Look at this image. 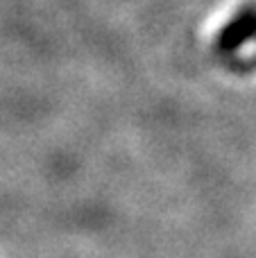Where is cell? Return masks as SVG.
Listing matches in <instances>:
<instances>
[{
	"instance_id": "1",
	"label": "cell",
	"mask_w": 256,
	"mask_h": 258,
	"mask_svg": "<svg viewBox=\"0 0 256 258\" xmlns=\"http://www.w3.org/2000/svg\"><path fill=\"white\" fill-rule=\"evenodd\" d=\"M256 36V12L254 9H245L240 12L225 30L218 36V50H236L240 43H245L247 39Z\"/></svg>"
}]
</instances>
